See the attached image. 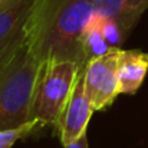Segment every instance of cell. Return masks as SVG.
I'll use <instances>...</instances> for the list:
<instances>
[{
    "label": "cell",
    "mask_w": 148,
    "mask_h": 148,
    "mask_svg": "<svg viewBox=\"0 0 148 148\" xmlns=\"http://www.w3.org/2000/svg\"><path fill=\"white\" fill-rule=\"evenodd\" d=\"M94 14L91 0H38L26 38L30 52L39 62L71 60L84 69V35Z\"/></svg>",
    "instance_id": "cell-1"
},
{
    "label": "cell",
    "mask_w": 148,
    "mask_h": 148,
    "mask_svg": "<svg viewBox=\"0 0 148 148\" xmlns=\"http://www.w3.org/2000/svg\"><path fill=\"white\" fill-rule=\"evenodd\" d=\"M36 4L38 0H19L0 12V65L26 42Z\"/></svg>",
    "instance_id": "cell-6"
},
{
    "label": "cell",
    "mask_w": 148,
    "mask_h": 148,
    "mask_svg": "<svg viewBox=\"0 0 148 148\" xmlns=\"http://www.w3.org/2000/svg\"><path fill=\"white\" fill-rule=\"evenodd\" d=\"M148 73V53L140 49H122L118 65L121 95H135Z\"/></svg>",
    "instance_id": "cell-8"
},
{
    "label": "cell",
    "mask_w": 148,
    "mask_h": 148,
    "mask_svg": "<svg viewBox=\"0 0 148 148\" xmlns=\"http://www.w3.org/2000/svg\"><path fill=\"white\" fill-rule=\"evenodd\" d=\"M82 68L71 60L48 59L40 63L32 97V121L55 128Z\"/></svg>",
    "instance_id": "cell-3"
},
{
    "label": "cell",
    "mask_w": 148,
    "mask_h": 148,
    "mask_svg": "<svg viewBox=\"0 0 148 148\" xmlns=\"http://www.w3.org/2000/svg\"><path fill=\"white\" fill-rule=\"evenodd\" d=\"M121 48H114L106 53L92 58L84 69L85 91L94 111L108 109L119 94L118 65Z\"/></svg>",
    "instance_id": "cell-4"
},
{
    "label": "cell",
    "mask_w": 148,
    "mask_h": 148,
    "mask_svg": "<svg viewBox=\"0 0 148 148\" xmlns=\"http://www.w3.org/2000/svg\"><path fill=\"white\" fill-rule=\"evenodd\" d=\"M95 13L115 23L125 38L148 9V0H91Z\"/></svg>",
    "instance_id": "cell-7"
},
{
    "label": "cell",
    "mask_w": 148,
    "mask_h": 148,
    "mask_svg": "<svg viewBox=\"0 0 148 148\" xmlns=\"http://www.w3.org/2000/svg\"><path fill=\"white\" fill-rule=\"evenodd\" d=\"M16 1H19V0H0V12H1L3 9H6V7L12 6V4H13V3H16Z\"/></svg>",
    "instance_id": "cell-11"
},
{
    "label": "cell",
    "mask_w": 148,
    "mask_h": 148,
    "mask_svg": "<svg viewBox=\"0 0 148 148\" xmlns=\"http://www.w3.org/2000/svg\"><path fill=\"white\" fill-rule=\"evenodd\" d=\"M39 62L25 42L0 65V131L32 121V97Z\"/></svg>",
    "instance_id": "cell-2"
},
{
    "label": "cell",
    "mask_w": 148,
    "mask_h": 148,
    "mask_svg": "<svg viewBox=\"0 0 148 148\" xmlns=\"http://www.w3.org/2000/svg\"><path fill=\"white\" fill-rule=\"evenodd\" d=\"M63 148H89V145H88V138H86V135H84L79 140H76L75 143H71V144L65 145Z\"/></svg>",
    "instance_id": "cell-10"
},
{
    "label": "cell",
    "mask_w": 148,
    "mask_h": 148,
    "mask_svg": "<svg viewBox=\"0 0 148 148\" xmlns=\"http://www.w3.org/2000/svg\"><path fill=\"white\" fill-rule=\"evenodd\" d=\"M40 125L38 121H30L22 127L0 131V148H12L19 140L30 135L35 130H39Z\"/></svg>",
    "instance_id": "cell-9"
},
{
    "label": "cell",
    "mask_w": 148,
    "mask_h": 148,
    "mask_svg": "<svg viewBox=\"0 0 148 148\" xmlns=\"http://www.w3.org/2000/svg\"><path fill=\"white\" fill-rule=\"evenodd\" d=\"M84 69L81 71L73 91L53 128L63 147L86 135V128L89 125L92 114L95 112L85 91Z\"/></svg>",
    "instance_id": "cell-5"
}]
</instances>
